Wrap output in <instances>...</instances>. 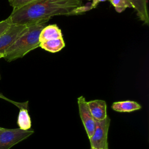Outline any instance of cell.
I'll list each match as a JSON object with an SVG mask.
<instances>
[{"label":"cell","instance_id":"6da1fadb","mask_svg":"<svg viewBox=\"0 0 149 149\" xmlns=\"http://www.w3.org/2000/svg\"><path fill=\"white\" fill-rule=\"evenodd\" d=\"M82 5L81 0H38L12 10L8 17L12 24L29 26L48 22L55 16H72Z\"/></svg>","mask_w":149,"mask_h":149},{"label":"cell","instance_id":"7a4b0ae2","mask_svg":"<svg viewBox=\"0 0 149 149\" xmlns=\"http://www.w3.org/2000/svg\"><path fill=\"white\" fill-rule=\"evenodd\" d=\"M46 23L40 22L27 26L21 36L5 51L3 58L8 62H11L40 47V34Z\"/></svg>","mask_w":149,"mask_h":149},{"label":"cell","instance_id":"3957f363","mask_svg":"<svg viewBox=\"0 0 149 149\" xmlns=\"http://www.w3.org/2000/svg\"><path fill=\"white\" fill-rule=\"evenodd\" d=\"M109 125L110 119L108 116L102 120H95L94 133L92 136L89 138L91 148L108 149V132Z\"/></svg>","mask_w":149,"mask_h":149},{"label":"cell","instance_id":"277c9868","mask_svg":"<svg viewBox=\"0 0 149 149\" xmlns=\"http://www.w3.org/2000/svg\"><path fill=\"white\" fill-rule=\"evenodd\" d=\"M34 133L33 130L5 129L0 133V149H10L12 147Z\"/></svg>","mask_w":149,"mask_h":149},{"label":"cell","instance_id":"5b68a950","mask_svg":"<svg viewBox=\"0 0 149 149\" xmlns=\"http://www.w3.org/2000/svg\"><path fill=\"white\" fill-rule=\"evenodd\" d=\"M28 26L12 24L0 36V54L5 51L16 41Z\"/></svg>","mask_w":149,"mask_h":149},{"label":"cell","instance_id":"8992f818","mask_svg":"<svg viewBox=\"0 0 149 149\" xmlns=\"http://www.w3.org/2000/svg\"><path fill=\"white\" fill-rule=\"evenodd\" d=\"M77 103L80 116L89 139L94 133L95 120L91 113L87 101L83 96H80L77 98Z\"/></svg>","mask_w":149,"mask_h":149},{"label":"cell","instance_id":"52a82bcc","mask_svg":"<svg viewBox=\"0 0 149 149\" xmlns=\"http://www.w3.org/2000/svg\"><path fill=\"white\" fill-rule=\"evenodd\" d=\"M91 113L95 120H102L107 117V104L101 100H92L87 102Z\"/></svg>","mask_w":149,"mask_h":149},{"label":"cell","instance_id":"ba28073f","mask_svg":"<svg viewBox=\"0 0 149 149\" xmlns=\"http://www.w3.org/2000/svg\"><path fill=\"white\" fill-rule=\"evenodd\" d=\"M62 38V34L61 29L56 24H50L45 26L41 30L40 36V42H45L49 40Z\"/></svg>","mask_w":149,"mask_h":149},{"label":"cell","instance_id":"9c48e42d","mask_svg":"<svg viewBox=\"0 0 149 149\" xmlns=\"http://www.w3.org/2000/svg\"><path fill=\"white\" fill-rule=\"evenodd\" d=\"M135 10L139 19L144 24H148L149 16L147 8V0H128Z\"/></svg>","mask_w":149,"mask_h":149},{"label":"cell","instance_id":"30bf717a","mask_svg":"<svg viewBox=\"0 0 149 149\" xmlns=\"http://www.w3.org/2000/svg\"><path fill=\"white\" fill-rule=\"evenodd\" d=\"M111 108L116 112H130L141 109V106L136 101L127 100L115 102L112 104Z\"/></svg>","mask_w":149,"mask_h":149},{"label":"cell","instance_id":"8fae6325","mask_svg":"<svg viewBox=\"0 0 149 149\" xmlns=\"http://www.w3.org/2000/svg\"><path fill=\"white\" fill-rule=\"evenodd\" d=\"M65 46V43L62 38L49 40L40 42V47L45 51L52 53H55L61 51Z\"/></svg>","mask_w":149,"mask_h":149},{"label":"cell","instance_id":"7c38bea8","mask_svg":"<svg viewBox=\"0 0 149 149\" xmlns=\"http://www.w3.org/2000/svg\"><path fill=\"white\" fill-rule=\"evenodd\" d=\"M28 108H21L17 117V123L19 129L24 130H29L31 126V121L30 116L27 110Z\"/></svg>","mask_w":149,"mask_h":149},{"label":"cell","instance_id":"4fadbf2b","mask_svg":"<svg viewBox=\"0 0 149 149\" xmlns=\"http://www.w3.org/2000/svg\"><path fill=\"white\" fill-rule=\"evenodd\" d=\"M114 6L115 10L118 13L123 12L126 8H133L130 2L128 0H109Z\"/></svg>","mask_w":149,"mask_h":149},{"label":"cell","instance_id":"5bb4252c","mask_svg":"<svg viewBox=\"0 0 149 149\" xmlns=\"http://www.w3.org/2000/svg\"><path fill=\"white\" fill-rule=\"evenodd\" d=\"M37 1L38 0H8L10 5L13 7V10L19 9Z\"/></svg>","mask_w":149,"mask_h":149},{"label":"cell","instance_id":"9a60e30c","mask_svg":"<svg viewBox=\"0 0 149 149\" xmlns=\"http://www.w3.org/2000/svg\"><path fill=\"white\" fill-rule=\"evenodd\" d=\"M92 9L91 6V3H88L87 5L84 6H81L80 7H78L76 8L73 11V14L72 15H80L81 13H83L85 12H87L88 10H90Z\"/></svg>","mask_w":149,"mask_h":149},{"label":"cell","instance_id":"2e32d148","mask_svg":"<svg viewBox=\"0 0 149 149\" xmlns=\"http://www.w3.org/2000/svg\"><path fill=\"white\" fill-rule=\"evenodd\" d=\"M0 98L3 99L13 104H14L15 105L17 106L19 109L21 108H28V101L24 102H15L14 101H12L8 98H6L5 96H4L2 93H0Z\"/></svg>","mask_w":149,"mask_h":149},{"label":"cell","instance_id":"e0dca14e","mask_svg":"<svg viewBox=\"0 0 149 149\" xmlns=\"http://www.w3.org/2000/svg\"><path fill=\"white\" fill-rule=\"evenodd\" d=\"M12 24L9 17L0 22V36Z\"/></svg>","mask_w":149,"mask_h":149},{"label":"cell","instance_id":"ac0fdd59","mask_svg":"<svg viewBox=\"0 0 149 149\" xmlns=\"http://www.w3.org/2000/svg\"><path fill=\"white\" fill-rule=\"evenodd\" d=\"M88 1H91V0H88ZM92 1H93V2L91 3V8L93 9V8H96L100 2H105L107 1H109V0H92Z\"/></svg>","mask_w":149,"mask_h":149},{"label":"cell","instance_id":"d6986e66","mask_svg":"<svg viewBox=\"0 0 149 149\" xmlns=\"http://www.w3.org/2000/svg\"><path fill=\"white\" fill-rule=\"evenodd\" d=\"M3 57H4V55L3 54H0V59L1 58H3ZM0 79H1V75H0Z\"/></svg>","mask_w":149,"mask_h":149},{"label":"cell","instance_id":"ffe728a7","mask_svg":"<svg viewBox=\"0 0 149 149\" xmlns=\"http://www.w3.org/2000/svg\"><path fill=\"white\" fill-rule=\"evenodd\" d=\"M4 129H5V128H3V127H0V133H1L2 131H3Z\"/></svg>","mask_w":149,"mask_h":149},{"label":"cell","instance_id":"44dd1931","mask_svg":"<svg viewBox=\"0 0 149 149\" xmlns=\"http://www.w3.org/2000/svg\"><path fill=\"white\" fill-rule=\"evenodd\" d=\"M91 149H97V148H91Z\"/></svg>","mask_w":149,"mask_h":149}]
</instances>
